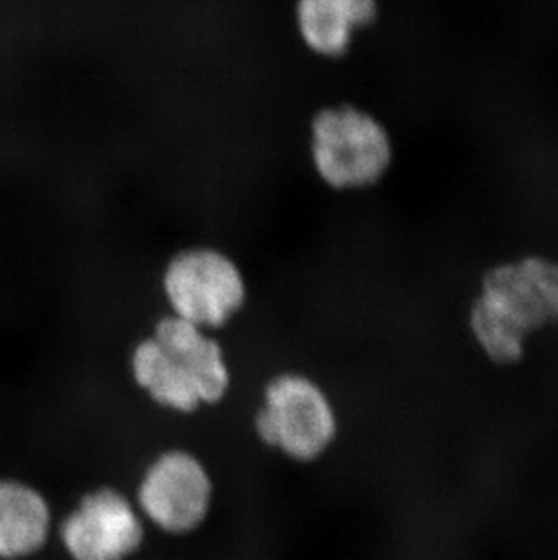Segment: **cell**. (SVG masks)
I'll return each instance as SVG.
<instances>
[{
	"mask_svg": "<svg viewBox=\"0 0 558 560\" xmlns=\"http://www.w3.org/2000/svg\"><path fill=\"white\" fill-rule=\"evenodd\" d=\"M558 322V261L524 256L486 272L469 311V328L497 363H513L530 334Z\"/></svg>",
	"mask_w": 558,
	"mask_h": 560,
	"instance_id": "1",
	"label": "cell"
},
{
	"mask_svg": "<svg viewBox=\"0 0 558 560\" xmlns=\"http://www.w3.org/2000/svg\"><path fill=\"white\" fill-rule=\"evenodd\" d=\"M312 165L330 189L377 186L394 164V142L380 118L352 104L323 107L309 137Z\"/></svg>",
	"mask_w": 558,
	"mask_h": 560,
	"instance_id": "2",
	"label": "cell"
},
{
	"mask_svg": "<svg viewBox=\"0 0 558 560\" xmlns=\"http://www.w3.org/2000/svg\"><path fill=\"white\" fill-rule=\"evenodd\" d=\"M254 432L267 448L300 465H311L333 448L339 421L333 399L314 377L279 372L265 385Z\"/></svg>",
	"mask_w": 558,
	"mask_h": 560,
	"instance_id": "3",
	"label": "cell"
},
{
	"mask_svg": "<svg viewBox=\"0 0 558 560\" xmlns=\"http://www.w3.org/2000/svg\"><path fill=\"white\" fill-rule=\"evenodd\" d=\"M162 291L171 316L207 332L226 327L247 303V280L240 265L217 247H187L165 265Z\"/></svg>",
	"mask_w": 558,
	"mask_h": 560,
	"instance_id": "4",
	"label": "cell"
},
{
	"mask_svg": "<svg viewBox=\"0 0 558 560\" xmlns=\"http://www.w3.org/2000/svg\"><path fill=\"white\" fill-rule=\"evenodd\" d=\"M214 495L206 463L190 450L168 448L143 470L135 504L146 524L171 537H187L211 517Z\"/></svg>",
	"mask_w": 558,
	"mask_h": 560,
	"instance_id": "5",
	"label": "cell"
},
{
	"mask_svg": "<svg viewBox=\"0 0 558 560\" xmlns=\"http://www.w3.org/2000/svg\"><path fill=\"white\" fill-rule=\"evenodd\" d=\"M60 540L71 560H131L146 542V521L135 499L102 485L63 517Z\"/></svg>",
	"mask_w": 558,
	"mask_h": 560,
	"instance_id": "6",
	"label": "cell"
},
{
	"mask_svg": "<svg viewBox=\"0 0 558 560\" xmlns=\"http://www.w3.org/2000/svg\"><path fill=\"white\" fill-rule=\"evenodd\" d=\"M159 343L176 355L193 375L204 407H214L231 392V366L214 334L178 317H160L151 332Z\"/></svg>",
	"mask_w": 558,
	"mask_h": 560,
	"instance_id": "7",
	"label": "cell"
},
{
	"mask_svg": "<svg viewBox=\"0 0 558 560\" xmlns=\"http://www.w3.org/2000/svg\"><path fill=\"white\" fill-rule=\"evenodd\" d=\"M380 16L377 0H295V27L312 54L341 59L353 37Z\"/></svg>",
	"mask_w": 558,
	"mask_h": 560,
	"instance_id": "8",
	"label": "cell"
},
{
	"mask_svg": "<svg viewBox=\"0 0 558 560\" xmlns=\"http://www.w3.org/2000/svg\"><path fill=\"white\" fill-rule=\"evenodd\" d=\"M129 371L135 385L162 410L193 416L206 408L193 375L153 336L140 339L132 347Z\"/></svg>",
	"mask_w": 558,
	"mask_h": 560,
	"instance_id": "9",
	"label": "cell"
},
{
	"mask_svg": "<svg viewBox=\"0 0 558 560\" xmlns=\"http://www.w3.org/2000/svg\"><path fill=\"white\" fill-rule=\"evenodd\" d=\"M51 532V508L24 482L0 481V557L21 559L43 550Z\"/></svg>",
	"mask_w": 558,
	"mask_h": 560,
	"instance_id": "10",
	"label": "cell"
}]
</instances>
